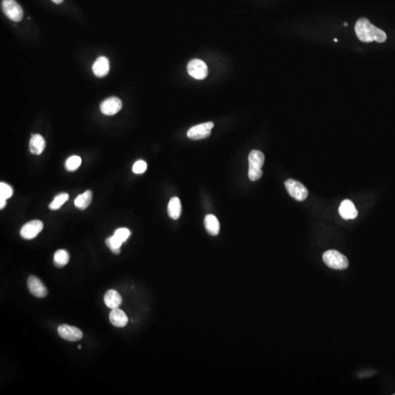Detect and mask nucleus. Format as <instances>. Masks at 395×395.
<instances>
[{
    "label": "nucleus",
    "instance_id": "1",
    "mask_svg": "<svg viewBox=\"0 0 395 395\" xmlns=\"http://www.w3.org/2000/svg\"><path fill=\"white\" fill-rule=\"evenodd\" d=\"M355 32L359 40L364 43H384L387 39L385 32L372 24L368 18H362L357 21Z\"/></svg>",
    "mask_w": 395,
    "mask_h": 395
},
{
    "label": "nucleus",
    "instance_id": "2",
    "mask_svg": "<svg viewBox=\"0 0 395 395\" xmlns=\"http://www.w3.org/2000/svg\"><path fill=\"white\" fill-rule=\"evenodd\" d=\"M264 154L261 151L253 150L250 153L248 160H249V170H248V176L253 182L259 180L262 175V168L264 163Z\"/></svg>",
    "mask_w": 395,
    "mask_h": 395
},
{
    "label": "nucleus",
    "instance_id": "3",
    "mask_svg": "<svg viewBox=\"0 0 395 395\" xmlns=\"http://www.w3.org/2000/svg\"><path fill=\"white\" fill-rule=\"evenodd\" d=\"M323 260L326 266L333 269H346L349 266L347 258L335 250H330L324 253Z\"/></svg>",
    "mask_w": 395,
    "mask_h": 395
},
{
    "label": "nucleus",
    "instance_id": "4",
    "mask_svg": "<svg viewBox=\"0 0 395 395\" xmlns=\"http://www.w3.org/2000/svg\"><path fill=\"white\" fill-rule=\"evenodd\" d=\"M2 11L7 18L12 21L19 22L22 20L23 12L22 7L15 0H3L1 2Z\"/></svg>",
    "mask_w": 395,
    "mask_h": 395
},
{
    "label": "nucleus",
    "instance_id": "5",
    "mask_svg": "<svg viewBox=\"0 0 395 395\" xmlns=\"http://www.w3.org/2000/svg\"><path fill=\"white\" fill-rule=\"evenodd\" d=\"M285 188L292 198L303 201L308 196V190L301 182L289 179L285 182Z\"/></svg>",
    "mask_w": 395,
    "mask_h": 395
},
{
    "label": "nucleus",
    "instance_id": "6",
    "mask_svg": "<svg viewBox=\"0 0 395 395\" xmlns=\"http://www.w3.org/2000/svg\"><path fill=\"white\" fill-rule=\"evenodd\" d=\"M189 75L198 80L205 79L208 74V68L205 62L200 59H193L187 65Z\"/></svg>",
    "mask_w": 395,
    "mask_h": 395
},
{
    "label": "nucleus",
    "instance_id": "7",
    "mask_svg": "<svg viewBox=\"0 0 395 395\" xmlns=\"http://www.w3.org/2000/svg\"><path fill=\"white\" fill-rule=\"evenodd\" d=\"M213 127L214 123L212 122L193 126L187 132V137L192 140H200L208 138L211 135V131Z\"/></svg>",
    "mask_w": 395,
    "mask_h": 395
},
{
    "label": "nucleus",
    "instance_id": "8",
    "mask_svg": "<svg viewBox=\"0 0 395 395\" xmlns=\"http://www.w3.org/2000/svg\"><path fill=\"white\" fill-rule=\"evenodd\" d=\"M43 229V222L39 220H34L28 222L21 228L20 234L24 240H32L40 234Z\"/></svg>",
    "mask_w": 395,
    "mask_h": 395
},
{
    "label": "nucleus",
    "instance_id": "9",
    "mask_svg": "<svg viewBox=\"0 0 395 395\" xmlns=\"http://www.w3.org/2000/svg\"><path fill=\"white\" fill-rule=\"evenodd\" d=\"M123 107V103L117 97H111L103 101L101 104V111L106 116H113L118 113Z\"/></svg>",
    "mask_w": 395,
    "mask_h": 395
},
{
    "label": "nucleus",
    "instance_id": "10",
    "mask_svg": "<svg viewBox=\"0 0 395 395\" xmlns=\"http://www.w3.org/2000/svg\"><path fill=\"white\" fill-rule=\"evenodd\" d=\"M58 334L62 339L70 342L79 341L83 337L82 332L79 328L67 324L59 326Z\"/></svg>",
    "mask_w": 395,
    "mask_h": 395
},
{
    "label": "nucleus",
    "instance_id": "11",
    "mask_svg": "<svg viewBox=\"0 0 395 395\" xmlns=\"http://www.w3.org/2000/svg\"><path fill=\"white\" fill-rule=\"evenodd\" d=\"M27 286L30 293L36 297L43 298L46 296L47 293H48L44 284L41 282L40 279L35 276H30L28 278Z\"/></svg>",
    "mask_w": 395,
    "mask_h": 395
},
{
    "label": "nucleus",
    "instance_id": "12",
    "mask_svg": "<svg viewBox=\"0 0 395 395\" xmlns=\"http://www.w3.org/2000/svg\"><path fill=\"white\" fill-rule=\"evenodd\" d=\"M339 213L344 220L355 219L358 216V211L351 200H345L339 207Z\"/></svg>",
    "mask_w": 395,
    "mask_h": 395
},
{
    "label": "nucleus",
    "instance_id": "13",
    "mask_svg": "<svg viewBox=\"0 0 395 395\" xmlns=\"http://www.w3.org/2000/svg\"><path fill=\"white\" fill-rule=\"evenodd\" d=\"M109 70H110L109 60L104 56L98 57L93 65L94 74L99 78L106 76L109 73Z\"/></svg>",
    "mask_w": 395,
    "mask_h": 395
},
{
    "label": "nucleus",
    "instance_id": "14",
    "mask_svg": "<svg viewBox=\"0 0 395 395\" xmlns=\"http://www.w3.org/2000/svg\"><path fill=\"white\" fill-rule=\"evenodd\" d=\"M109 320L112 325L118 328H123L128 324V318L123 310L120 309H112L109 315Z\"/></svg>",
    "mask_w": 395,
    "mask_h": 395
},
{
    "label": "nucleus",
    "instance_id": "15",
    "mask_svg": "<svg viewBox=\"0 0 395 395\" xmlns=\"http://www.w3.org/2000/svg\"><path fill=\"white\" fill-rule=\"evenodd\" d=\"M46 147V140L40 134L32 135L29 141V150L32 154L39 155L42 154Z\"/></svg>",
    "mask_w": 395,
    "mask_h": 395
},
{
    "label": "nucleus",
    "instance_id": "16",
    "mask_svg": "<svg viewBox=\"0 0 395 395\" xmlns=\"http://www.w3.org/2000/svg\"><path fill=\"white\" fill-rule=\"evenodd\" d=\"M121 295L115 290L111 289L106 292L104 296V302L106 305L111 309H116L122 304Z\"/></svg>",
    "mask_w": 395,
    "mask_h": 395
},
{
    "label": "nucleus",
    "instance_id": "17",
    "mask_svg": "<svg viewBox=\"0 0 395 395\" xmlns=\"http://www.w3.org/2000/svg\"><path fill=\"white\" fill-rule=\"evenodd\" d=\"M206 230L210 235L217 236L220 232V223L213 215H207L204 219Z\"/></svg>",
    "mask_w": 395,
    "mask_h": 395
},
{
    "label": "nucleus",
    "instance_id": "18",
    "mask_svg": "<svg viewBox=\"0 0 395 395\" xmlns=\"http://www.w3.org/2000/svg\"><path fill=\"white\" fill-rule=\"evenodd\" d=\"M181 212H182V205L179 198H171L168 206V213L170 218L173 220H177L180 217Z\"/></svg>",
    "mask_w": 395,
    "mask_h": 395
},
{
    "label": "nucleus",
    "instance_id": "19",
    "mask_svg": "<svg viewBox=\"0 0 395 395\" xmlns=\"http://www.w3.org/2000/svg\"><path fill=\"white\" fill-rule=\"evenodd\" d=\"M92 199H93V193L91 190H87L76 197L74 201L75 206L81 210H84L90 205Z\"/></svg>",
    "mask_w": 395,
    "mask_h": 395
},
{
    "label": "nucleus",
    "instance_id": "20",
    "mask_svg": "<svg viewBox=\"0 0 395 395\" xmlns=\"http://www.w3.org/2000/svg\"><path fill=\"white\" fill-rule=\"evenodd\" d=\"M69 254L65 250H59L54 254V264L57 267H63L69 262Z\"/></svg>",
    "mask_w": 395,
    "mask_h": 395
},
{
    "label": "nucleus",
    "instance_id": "21",
    "mask_svg": "<svg viewBox=\"0 0 395 395\" xmlns=\"http://www.w3.org/2000/svg\"><path fill=\"white\" fill-rule=\"evenodd\" d=\"M123 243V242L119 240L115 235L109 237L106 240V244L107 245L108 248L115 254H120L121 253L120 248H121Z\"/></svg>",
    "mask_w": 395,
    "mask_h": 395
},
{
    "label": "nucleus",
    "instance_id": "22",
    "mask_svg": "<svg viewBox=\"0 0 395 395\" xmlns=\"http://www.w3.org/2000/svg\"><path fill=\"white\" fill-rule=\"evenodd\" d=\"M69 199V195L67 193H62L54 198V201L49 204V209L51 210H58L65 202Z\"/></svg>",
    "mask_w": 395,
    "mask_h": 395
},
{
    "label": "nucleus",
    "instance_id": "23",
    "mask_svg": "<svg viewBox=\"0 0 395 395\" xmlns=\"http://www.w3.org/2000/svg\"><path fill=\"white\" fill-rule=\"evenodd\" d=\"M81 164H82V158L79 156H71L65 162V168L68 171H74L80 167Z\"/></svg>",
    "mask_w": 395,
    "mask_h": 395
},
{
    "label": "nucleus",
    "instance_id": "24",
    "mask_svg": "<svg viewBox=\"0 0 395 395\" xmlns=\"http://www.w3.org/2000/svg\"><path fill=\"white\" fill-rule=\"evenodd\" d=\"M13 190L8 184L1 182L0 183V198L7 200L11 197Z\"/></svg>",
    "mask_w": 395,
    "mask_h": 395
},
{
    "label": "nucleus",
    "instance_id": "25",
    "mask_svg": "<svg viewBox=\"0 0 395 395\" xmlns=\"http://www.w3.org/2000/svg\"><path fill=\"white\" fill-rule=\"evenodd\" d=\"M114 235L117 237L119 240H121L123 243H124L129 238L130 235H131V232L126 228H121V229H117Z\"/></svg>",
    "mask_w": 395,
    "mask_h": 395
},
{
    "label": "nucleus",
    "instance_id": "26",
    "mask_svg": "<svg viewBox=\"0 0 395 395\" xmlns=\"http://www.w3.org/2000/svg\"><path fill=\"white\" fill-rule=\"evenodd\" d=\"M146 168H147V165H146V162L143 160H138V161L135 162L132 166V171L136 174H143L146 171Z\"/></svg>",
    "mask_w": 395,
    "mask_h": 395
},
{
    "label": "nucleus",
    "instance_id": "27",
    "mask_svg": "<svg viewBox=\"0 0 395 395\" xmlns=\"http://www.w3.org/2000/svg\"><path fill=\"white\" fill-rule=\"evenodd\" d=\"M6 205V200L4 199V198H0V209H2L5 207Z\"/></svg>",
    "mask_w": 395,
    "mask_h": 395
},
{
    "label": "nucleus",
    "instance_id": "28",
    "mask_svg": "<svg viewBox=\"0 0 395 395\" xmlns=\"http://www.w3.org/2000/svg\"><path fill=\"white\" fill-rule=\"evenodd\" d=\"M53 2L56 3V4H61V3L63 1V0H51Z\"/></svg>",
    "mask_w": 395,
    "mask_h": 395
},
{
    "label": "nucleus",
    "instance_id": "29",
    "mask_svg": "<svg viewBox=\"0 0 395 395\" xmlns=\"http://www.w3.org/2000/svg\"><path fill=\"white\" fill-rule=\"evenodd\" d=\"M78 349H82V346H78Z\"/></svg>",
    "mask_w": 395,
    "mask_h": 395
},
{
    "label": "nucleus",
    "instance_id": "30",
    "mask_svg": "<svg viewBox=\"0 0 395 395\" xmlns=\"http://www.w3.org/2000/svg\"><path fill=\"white\" fill-rule=\"evenodd\" d=\"M344 25H345V26H348V23H345Z\"/></svg>",
    "mask_w": 395,
    "mask_h": 395
},
{
    "label": "nucleus",
    "instance_id": "31",
    "mask_svg": "<svg viewBox=\"0 0 395 395\" xmlns=\"http://www.w3.org/2000/svg\"><path fill=\"white\" fill-rule=\"evenodd\" d=\"M335 42H337V41H338V40H337V39H335Z\"/></svg>",
    "mask_w": 395,
    "mask_h": 395
}]
</instances>
